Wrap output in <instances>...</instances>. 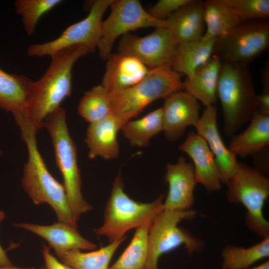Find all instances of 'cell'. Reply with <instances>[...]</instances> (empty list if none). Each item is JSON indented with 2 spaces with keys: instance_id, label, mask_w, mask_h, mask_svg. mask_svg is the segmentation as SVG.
<instances>
[{
  "instance_id": "6da1fadb",
  "label": "cell",
  "mask_w": 269,
  "mask_h": 269,
  "mask_svg": "<svg viewBox=\"0 0 269 269\" xmlns=\"http://www.w3.org/2000/svg\"><path fill=\"white\" fill-rule=\"evenodd\" d=\"M89 53L82 45L58 51L51 57L50 65L43 76L33 82L25 109L21 114L37 131L43 128L45 118L71 95L73 65Z\"/></svg>"
},
{
  "instance_id": "7a4b0ae2",
  "label": "cell",
  "mask_w": 269,
  "mask_h": 269,
  "mask_svg": "<svg viewBox=\"0 0 269 269\" xmlns=\"http://www.w3.org/2000/svg\"><path fill=\"white\" fill-rule=\"evenodd\" d=\"M13 116L28 151V160L24 166L21 179L23 189L34 204H48L55 212L59 222L77 228V222L70 209L63 185L49 172L38 150L37 131L22 114Z\"/></svg>"
},
{
  "instance_id": "3957f363",
  "label": "cell",
  "mask_w": 269,
  "mask_h": 269,
  "mask_svg": "<svg viewBox=\"0 0 269 269\" xmlns=\"http://www.w3.org/2000/svg\"><path fill=\"white\" fill-rule=\"evenodd\" d=\"M257 97L248 65L222 61L217 97L221 105L226 136L235 134L258 112Z\"/></svg>"
},
{
  "instance_id": "277c9868",
  "label": "cell",
  "mask_w": 269,
  "mask_h": 269,
  "mask_svg": "<svg viewBox=\"0 0 269 269\" xmlns=\"http://www.w3.org/2000/svg\"><path fill=\"white\" fill-rule=\"evenodd\" d=\"M43 128L48 131L52 141L57 166L63 178L68 203L76 221L92 209L82 192L80 171L77 160L76 146L67 125L65 110L60 107L44 120Z\"/></svg>"
},
{
  "instance_id": "5b68a950",
  "label": "cell",
  "mask_w": 269,
  "mask_h": 269,
  "mask_svg": "<svg viewBox=\"0 0 269 269\" xmlns=\"http://www.w3.org/2000/svg\"><path fill=\"white\" fill-rule=\"evenodd\" d=\"M182 75L170 65L149 69L139 82L123 91L110 93L113 113L123 126L153 101L183 90Z\"/></svg>"
},
{
  "instance_id": "8992f818",
  "label": "cell",
  "mask_w": 269,
  "mask_h": 269,
  "mask_svg": "<svg viewBox=\"0 0 269 269\" xmlns=\"http://www.w3.org/2000/svg\"><path fill=\"white\" fill-rule=\"evenodd\" d=\"M163 197L161 194L149 203L135 201L125 193L123 178L116 177L105 209L103 224L96 230V234L106 236L110 243L123 238L128 231L154 219L164 210Z\"/></svg>"
},
{
  "instance_id": "52a82bcc",
  "label": "cell",
  "mask_w": 269,
  "mask_h": 269,
  "mask_svg": "<svg viewBox=\"0 0 269 269\" xmlns=\"http://www.w3.org/2000/svg\"><path fill=\"white\" fill-rule=\"evenodd\" d=\"M226 196L232 203L241 204L246 209L247 228L262 239L269 237V222L263 209L269 195V179L255 167L238 162L233 175L225 184Z\"/></svg>"
},
{
  "instance_id": "ba28073f",
  "label": "cell",
  "mask_w": 269,
  "mask_h": 269,
  "mask_svg": "<svg viewBox=\"0 0 269 269\" xmlns=\"http://www.w3.org/2000/svg\"><path fill=\"white\" fill-rule=\"evenodd\" d=\"M192 210H163L152 222L148 238V254L144 269H158V262L163 254L183 246L190 256L201 252L205 243L187 229L179 227L183 220H191L197 215Z\"/></svg>"
},
{
  "instance_id": "9c48e42d",
  "label": "cell",
  "mask_w": 269,
  "mask_h": 269,
  "mask_svg": "<svg viewBox=\"0 0 269 269\" xmlns=\"http://www.w3.org/2000/svg\"><path fill=\"white\" fill-rule=\"evenodd\" d=\"M110 13L102 23L101 36L97 48L100 57L106 60L114 43L121 35L144 27H166L165 20L152 17L138 0H113Z\"/></svg>"
},
{
  "instance_id": "30bf717a",
  "label": "cell",
  "mask_w": 269,
  "mask_h": 269,
  "mask_svg": "<svg viewBox=\"0 0 269 269\" xmlns=\"http://www.w3.org/2000/svg\"><path fill=\"white\" fill-rule=\"evenodd\" d=\"M269 46V21H247L242 22L217 40L214 54L222 61L248 65Z\"/></svg>"
},
{
  "instance_id": "8fae6325",
  "label": "cell",
  "mask_w": 269,
  "mask_h": 269,
  "mask_svg": "<svg viewBox=\"0 0 269 269\" xmlns=\"http://www.w3.org/2000/svg\"><path fill=\"white\" fill-rule=\"evenodd\" d=\"M112 1H94L89 14L83 19L68 26L52 41L30 45L27 54L31 56L52 57L62 49L76 45L84 46L90 53L94 52L101 36L103 16Z\"/></svg>"
},
{
  "instance_id": "7c38bea8",
  "label": "cell",
  "mask_w": 269,
  "mask_h": 269,
  "mask_svg": "<svg viewBox=\"0 0 269 269\" xmlns=\"http://www.w3.org/2000/svg\"><path fill=\"white\" fill-rule=\"evenodd\" d=\"M177 44L166 27L155 28L142 37L126 33L118 46V52L133 56L149 69L170 65Z\"/></svg>"
},
{
  "instance_id": "4fadbf2b",
  "label": "cell",
  "mask_w": 269,
  "mask_h": 269,
  "mask_svg": "<svg viewBox=\"0 0 269 269\" xmlns=\"http://www.w3.org/2000/svg\"><path fill=\"white\" fill-rule=\"evenodd\" d=\"M161 107L163 132L166 138L171 142L180 139L188 127H194L200 117L199 101L183 90L164 99Z\"/></svg>"
},
{
  "instance_id": "5bb4252c",
  "label": "cell",
  "mask_w": 269,
  "mask_h": 269,
  "mask_svg": "<svg viewBox=\"0 0 269 269\" xmlns=\"http://www.w3.org/2000/svg\"><path fill=\"white\" fill-rule=\"evenodd\" d=\"M165 179L169 186L163 203L164 210H190L194 204V191L197 184L193 164L181 156L173 164L166 165Z\"/></svg>"
},
{
  "instance_id": "9a60e30c",
  "label": "cell",
  "mask_w": 269,
  "mask_h": 269,
  "mask_svg": "<svg viewBox=\"0 0 269 269\" xmlns=\"http://www.w3.org/2000/svg\"><path fill=\"white\" fill-rule=\"evenodd\" d=\"M179 149L192 159L197 183L202 185L209 192L221 189V174L214 156L204 138L191 131L179 145Z\"/></svg>"
},
{
  "instance_id": "2e32d148",
  "label": "cell",
  "mask_w": 269,
  "mask_h": 269,
  "mask_svg": "<svg viewBox=\"0 0 269 269\" xmlns=\"http://www.w3.org/2000/svg\"><path fill=\"white\" fill-rule=\"evenodd\" d=\"M217 109L215 105L205 107L194 126L197 133L206 140L218 165L223 183L233 175L238 164L237 156L225 144L217 125Z\"/></svg>"
},
{
  "instance_id": "e0dca14e",
  "label": "cell",
  "mask_w": 269,
  "mask_h": 269,
  "mask_svg": "<svg viewBox=\"0 0 269 269\" xmlns=\"http://www.w3.org/2000/svg\"><path fill=\"white\" fill-rule=\"evenodd\" d=\"M106 61L101 85L110 93L134 86L141 81L149 70L136 58L119 52L112 53Z\"/></svg>"
},
{
  "instance_id": "ac0fdd59",
  "label": "cell",
  "mask_w": 269,
  "mask_h": 269,
  "mask_svg": "<svg viewBox=\"0 0 269 269\" xmlns=\"http://www.w3.org/2000/svg\"><path fill=\"white\" fill-rule=\"evenodd\" d=\"M123 126L121 120L113 113L90 124L84 139L89 157L91 159L97 156L105 159L118 158L120 146L117 134Z\"/></svg>"
},
{
  "instance_id": "d6986e66",
  "label": "cell",
  "mask_w": 269,
  "mask_h": 269,
  "mask_svg": "<svg viewBox=\"0 0 269 269\" xmlns=\"http://www.w3.org/2000/svg\"><path fill=\"white\" fill-rule=\"evenodd\" d=\"M13 226L44 239L55 253L75 249L93 250L97 248L95 244L81 236L77 228L59 221L51 225L17 223Z\"/></svg>"
},
{
  "instance_id": "ffe728a7",
  "label": "cell",
  "mask_w": 269,
  "mask_h": 269,
  "mask_svg": "<svg viewBox=\"0 0 269 269\" xmlns=\"http://www.w3.org/2000/svg\"><path fill=\"white\" fill-rule=\"evenodd\" d=\"M204 13V1L190 0L165 19L177 44L202 38L205 31Z\"/></svg>"
},
{
  "instance_id": "44dd1931",
  "label": "cell",
  "mask_w": 269,
  "mask_h": 269,
  "mask_svg": "<svg viewBox=\"0 0 269 269\" xmlns=\"http://www.w3.org/2000/svg\"><path fill=\"white\" fill-rule=\"evenodd\" d=\"M222 62L218 56L213 54L183 82V90L205 107L215 105L217 102V88Z\"/></svg>"
},
{
  "instance_id": "7402d4cb",
  "label": "cell",
  "mask_w": 269,
  "mask_h": 269,
  "mask_svg": "<svg viewBox=\"0 0 269 269\" xmlns=\"http://www.w3.org/2000/svg\"><path fill=\"white\" fill-rule=\"evenodd\" d=\"M243 132L231 137L229 149L236 156L254 155L269 147V113L259 111Z\"/></svg>"
},
{
  "instance_id": "603a6c76",
  "label": "cell",
  "mask_w": 269,
  "mask_h": 269,
  "mask_svg": "<svg viewBox=\"0 0 269 269\" xmlns=\"http://www.w3.org/2000/svg\"><path fill=\"white\" fill-rule=\"evenodd\" d=\"M216 40L202 38L178 44L171 68L182 75L192 76L213 56Z\"/></svg>"
},
{
  "instance_id": "cb8c5ba5",
  "label": "cell",
  "mask_w": 269,
  "mask_h": 269,
  "mask_svg": "<svg viewBox=\"0 0 269 269\" xmlns=\"http://www.w3.org/2000/svg\"><path fill=\"white\" fill-rule=\"evenodd\" d=\"M33 83L25 76L9 74L0 68V108L12 114L22 113Z\"/></svg>"
},
{
  "instance_id": "d4e9b609",
  "label": "cell",
  "mask_w": 269,
  "mask_h": 269,
  "mask_svg": "<svg viewBox=\"0 0 269 269\" xmlns=\"http://www.w3.org/2000/svg\"><path fill=\"white\" fill-rule=\"evenodd\" d=\"M126 238L110 243L97 251L84 253L75 249L56 254L60 262L74 269H109L114 254Z\"/></svg>"
},
{
  "instance_id": "484cf974",
  "label": "cell",
  "mask_w": 269,
  "mask_h": 269,
  "mask_svg": "<svg viewBox=\"0 0 269 269\" xmlns=\"http://www.w3.org/2000/svg\"><path fill=\"white\" fill-rule=\"evenodd\" d=\"M204 39L218 40L242 22L222 0L204 1Z\"/></svg>"
},
{
  "instance_id": "4316f807",
  "label": "cell",
  "mask_w": 269,
  "mask_h": 269,
  "mask_svg": "<svg viewBox=\"0 0 269 269\" xmlns=\"http://www.w3.org/2000/svg\"><path fill=\"white\" fill-rule=\"evenodd\" d=\"M123 135L132 146L143 147L148 145L150 139L163 131L162 107L143 117L129 121L121 128Z\"/></svg>"
},
{
  "instance_id": "83f0119b",
  "label": "cell",
  "mask_w": 269,
  "mask_h": 269,
  "mask_svg": "<svg viewBox=\"0 0 269 269\" xmlns=\"http://www.w3.org/2000/svg\"><path fill=\"white\" fill-rule=\"evenodd\" d=\"M221 269H243L269 257V237L248 248L227 245L221 253Z\"/></svg>"
},
{
  "instance_id": "f1b7e54d",
  "label": "cell",
  "mask_w": 269,
  "mask_h": 269,
  "mask_svg": "<svg viewBox=\"0 0 269 269\" xmlns=\"http://www.w3.org/2000/svg\"><path fill=\"white\" fill-rule=\"evenodd\" d=\"M153 220L136 229L129 245L109 269H144L148 254V238Z\"/></svg>"
},
{
  "instance_id": "f546056e",
  "label": "cell",
  "mask_w": 269,
  "mask_h": 269,
  "mask_svg": "<svg viewBox=\"0 0 269 269\" xmlns=\"http://www.w3.org/2000/svg\"><path fill=\"white\" fill-rule=\"evenodd\" d=\"M79 114L90 124L113 113L110 93L101 85L86 92L80 100Z\"/></svg>"
},
{
  "instance_id": "4dcf8cb0",
  "label": "cell",
  "mask_w": 269,
  "mask_h": 269,
  "mask_svg": "<svg viewBox=\"0 0 269 269\" xmlns=\"http://www.w3.org/2000/svg\"><path fill=\"white\" fill-rule=\"evenodd\" d=\"M61 0H16V13L20 15L26 33L31 35L35 31L39 18L61 2Z\"/></svg>"
},
{
  "instance_id": "1f68e13d",
  "label": "cell",
  "mask_w": 269,
  "mask_h": 269,
  "mask_svg": "<svg viewBox=\"0 0 269 269\" xmlns=\"http://www.w3.org/2000/svg\"><path fill=\"white\" fill-rule=\"evenodd\" d=\"M242 22L267 20L269 0H222Z\"/></svg>"
},
{
  "instance_id": "d6a6232c",
  "label": "cell",
  "mask_w": 269,
  "mask_h": 269,
  "mask_svg": "<svg viewBox=\"0 0 269 269\" xmlns=\"http://www.w3.org/2000/svg\"><path fill=\"white\" fill-rule=\"evenodd\" d=\"M189 0H159L151 6L147 11L155 18L165 20V17L167 18Z\"/></svg>"
},
{
  "instance_id": "836d02e7",
  "label": "cell",
  "mask_w": 269,
  "mask_h": 269,
  "mask_svg": "<svg viewBox=\"0 0 269 269\" xmlns=\"http://www.w3.org/2000/svg\"><path fill=\"white\" fill-rule=\"evenodd\" d=\"M50 249L49 246L46 245L43 246L42 249L44 269H74L56 259L51 253Z\"/></svg>"
},
{
  "instance_id": "e575fe53",
  "label": "cell",
  "mask_w": 269,
  "mask_h": 269,
  "mask_svg": "<svg viewBox=\"0 0 269 269\" xmlns=\"http://www.w3.org/2000/svg\"><path fill=\"white\" fill-rule=\"evenodd\" d=\"M259 111L269 113V88L263 89L262 93L257 95Z\"/></svg>"
},
{
  "instance_id": "d590c367",
  "label": "cell",
  "mask_w": 269,
  "mask_h": 269,
  "mask_svg": "<svg viewBox=\"0 0 269 269\" xmlns=\"http://www.w3.org/2000/svg\"><path fill=\"white\" fill-rule=\"evenodd\" d=\"M5 213L0 210V223L4 219ZM13 266L7 257L6 251L0 245V267H11Z\"/></svg>"
},
{
  "instance_id": "8d00e7d4",
  "label": "cell",
  "mask_w": 269,
  "mask_h": 269,
  "mask_svg": "<svg viewBox=\"0 0 269 269\" xmlns=\"http://www.w3.org/2000/svg\"><path fill=\"white\" fill-rule=\"evenodd\" d=\"M243 269H269V261H266L264 263L254 267H250Z\"/></svg>"
},
{
  "instance_id": "74e56055",
  "label": "cell",
  "mask_w": 269,
  "mask_h": 269,
  "mask_svg": "<svg viewBox=\"0 0 269 269\" xmlns=\"http://www.w3.org/2000/svg\"><path fill=\"white\" fill-rule=\"evenodd\" d=\"M0 269H36V268L33 267L22 268L15 267L12 266L11 267H0Z\"/></svg>"
},
{
  "instance_id": "f35d334b",
  "label": "cell",
  "mask_w": 269,
  "mask_h": 269,
  "mask_svg": "<svg viewBox=\"0 0 269 269\" xmlns=\"http://www.w3.org/2000/svg\"><path fill=\"white\" fill-rule=\"evenodd\" d=\"M2 151L1 149H0V155H2Z\"/></svg>"
},
{
  "instance_id": "ab89813d",
  "label": "cell",
  "mask_w": 269,
  "mask_h": 269,
  "mask_svg": "<svg viewBox=\"0 0 269 269\" xmlns=\"http://www.w3.org/2000/svg\"><path fill=\"white\" fill-rule=\"evenodd\" d=\"M39 269H44V267H42L40 268Z\"/></svg>"
}]
</instances>
